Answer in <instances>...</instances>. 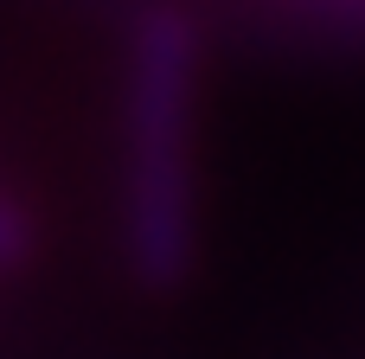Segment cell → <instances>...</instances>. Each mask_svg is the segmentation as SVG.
I'll return each instance as SVG.
<instances>
[{"instance_id":"1","label":"cell","mask_w":365,"mask_h":359,"mask_svg":"<svg viewBox=\"0 0 365 359\" xmlns=\"http://www.w3.org/2000/svg\"><path fill=\"white\" fill-rule=\"evenodd\" d=\"M186 90L192 32L180 13H148L128 58V257L154 289H167L192 257Z\"/></svg>"}]
</instances>
